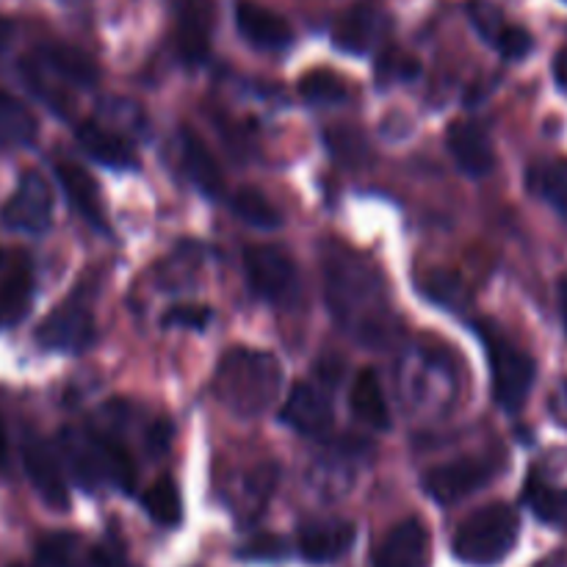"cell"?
I'll return each instance as SVG.
<instances>
[{
  "label": "cell",
  "mask_w": 567,
  "mask_h": 567,
  "mask_svg": "<svg viewBox=\"0 0 567 567\" xmlns=\"http://www.w3.org/2000/svg\"><path fill=\"white\" fill-rule=\"evenodd\" d=\"M327 305L338 324L365 347H385L396 338V313L391 308L385 277L358 249L330 241L321 258Z\"/></svg>",
  "instance_id": "6da1fadb"
},
{
  "label": "cell",
  "mask_w": 567,
  "mask_h": 567,
  "mask_svg": "<svg viewBox=\"0 0 567 567\" xmlns=\"http://www.w3.org/2000/svg\"><path fill=\"white\" fill-rule=\"evenodd\" d=\"M219 402L238 419L264 415L282 393V365L275 354L236 347L219 360L214 377Z\"/></svg>",
  "instance_id": "7a4b0ae2"
},
{
  "label": "cell",
  "mask_w": 567,
  "mask_h": 567,
  "mask_svg": "<svg viewBox=\"0 0 567 567\" xmlns=\"http://www.w3.org/2000/svg\"><path fill=\"white\" fill-rule=\"evenodd\" d=\"M520 537V515L513 504H487L463 520L452 540V551L460 563L493 567L513 554Z\"/></svg>",
  "instance_id": "3957f363"
},
{
  "label": "cell",
  "mask_w": 567,
  "mask_h": 567,
  "mask_svg": "<svg viewBox=\"0 0 567 567\" xmlns=\"http://www.w3.org/2000/svg\"><path fill=\"white\" fill-rule=\"evenodd\" d=\"M476 332H480L482 343H485L487 363H491L493 396H496V402L507 413H518L526 404V399H529L532 385H535V360L524 349L515 347L507 336H502L493 321H480Z\"/></svg>",
  "instance_id": "277c9868"
},
{
  "label": "cell",
  "mask_w": 567,
  "mask_h": 567,
  "mask_svg": "<svg viewBox=\"0 0 567 567\" xmlns=\"http://www.w3.org/2000/svg\"><path fill=\"white\" fill-rule=\"evenodd\" d=\"M244 271L249 288L260 299L280 308H291L302 299V277L286 249L275 244H252L244 249Z\"/></svg>",
  "instance_id": "5b68a950"
},
{
  "label": "cell",
  "mask_w": 567,
  "mask_h": 567,
  "mask_svg": "<svg viewBox=\"0 0 567 567\" xmlns=\"http://www.w3.org/2000/svg\"><path fill=\"white\" fill-rule=\"evenodd\" d=\"M504 460L498 452L474 454V457H460L454 463L437 465L424 476L426 496L435 498L443 507L463 502V498L474 496L482 487L491 485L496 474L502 471Z\"/></svg>",
  "instance_id": "8992f818"
},
{
  "label": "cell",
  "mask_w": 567,
  "mask_h": 567,
  "mask_svg": "<svg viewBox=\"0 0 567 567\" xmlns=\"http://www.w3.org/2000/svg\"><path fill=\"white\" fill-rule=\"evenodd\" d=\"M0 225L14 233L42 236L53 225V192L39 172H25L0 208Z\"/></svg>",
  "instance_id": "52a82bcc"
},
{
  "label": "cell",
  "mask_w": 567,
  "mask_h": 567,
  "mask_svg": "<svg viewBox=\"0 0 567 567\" xmlns=\"http://www.w3.org/2000/svg\"><path fill=\"white\" fill-rule=\"evenodd\" d=\"M22 468H25L33 491L39 493V498L50 509H55V513H66L70 509V487H66L64 468L59 463V454L48 443L28 435L22 441Z\"/></svg>",
  "instance_id": "ba28073f"
},
{
  "label": "cell",
  "mask_w": 567,
  "mask_h": 567,
  "mask_svg": "<svg viewBox=\"0 0 567 567\" xmlns=\"http://www.w3.org/2000/svg\"><path fill=\"white\" fill-rule=\"evenodd\" d=\"M97 338L92 313L78 302H64L39 324L37 343L53 352H86Z\"/></svg>",
  "instance_id": "9c48e42d"
},
{
  "label": "cell",
  "mask_w": 567,
  "mask_h": 567,
  "mask_svg": "<svg viewBox=\"0 0 567 567\" xmlns=\"http://www.w3.org/2000/svg\"><path fill=\"white\" fill-rule=\"evenodd\" d=\"M354 537H358V529H354L352 520L316 518L299 526L297 546L308 563L330 565L352 551Z\"/></svg>",
  "instance_id": "30bf717a"
},
{
  "label": "cell",
  "mask_w": 567,
  "mask_h": 567,
  "mask_svg": "<svg viewBox=\"0 0 567 567\" xmlns=\"http://www.w3.org/2000/svg\"><path fill=\"white\" fill-rule=\"evenodd\" d=\"M175 11L177 53L186 64H199L208 55L210 39H214L216 3L214 0H177Z\"/></svg>",
  "instance_id": "8fae6325"
},
{
  "label": "cell",
  "mask_w": 567,
  "mask_h": 567,
  "mask_svg": "<svg viewBox=\"0 0 567 567\" xmlns=\"http://www.w3.org/2000/svg\"><path fill=\"white\" fill-rule=\"evenodd\" d=\"M432 537L424 520L408 518L388 532L374 554V567H430Z\"/></svg>",
  "instance_id": "7c38bea8"
},
{
  "label": "cell",
  "mask_w": 567,
  "mask_h": 567,
  "mask_svg": "<svg viewBox=\"0 0 567 567\" xmlns=\"http://www.w3.org/2000/svg\"><path fill=\"white\" fill-rule=\"evenodd\" d=\"M282 421L305 437H324L332 430V402L321 388L297 382L282 404Z\"/></svg>",
  "instance_id": "4fadbf2b"
},
{
  "label": "cell",
  "mask_w": 567,
  "mask_h": 567,
  "mask_svg": "<svg viewBox=\"0 0 567 567\" xmlns=\"http://www.w3.org/2000/svg\"><path fill=\"white\" fill-rule=\"evenodd\" d=\"M446 144L454 164L468 177H487L496 169V150H493L491 136L476 122H454L446 133Z\"/></svg>",
  "instance_id": "5bb4252c"
},
{
  "label": "cell",
  "mask_w": 567,
  "mask_h": 567,
  "mask_svg": "<svg viewBox=\"0 0 567 567\" xmlns=\"http://www.w3.org/2000/svg\"><path fill=\"white\" fill-rule=\"evenodd\" d=\"M236 25L241 37L260 50H286L293 42V31L286 17L252 0H241L236 6Z\"/></svg>",
  "instance_id": "9a60e30c"
},
{
  "label": "cell",
  "mask_w": 567,
  "mask_h": 567,
  "mask_svg": "<svg viewBox=\"0 0 567 567\" xmlns=\"http://www.w3.org/2000/svg\"><path fill=\"white\" fill-rule=\"evenodd\" d=\"M78 144L86 150L89 158L109 166V169H136L138 166L133 144L127 142L125 136H120L116 131L105 127L103 122H83V125L78 127Z\"/></svg>",
  "instance_id": "2e32d148"
},
{
  "label": "cell",
  "mask_w": 567,
  "mask_h": 567,
  "mask_svg": "<svg viewBox=\"0 0 567 567\" xmlns=\"http://www.w3.org/2000/svg\"><path fill=\"white\" fill-rule=\"evenodd\" d=\"M59 449L66 468H70L72 480H75L83 491H97V487L103 485V465H100V454L97 446H94L92 432H81L66 426L59 435Z\"/></svg>",
  "instance_id": "e0dca14e"
},
{
  "label": "cell",
  "mask_w": 567,
  "mask_h": 567,
  "mask_svg": "<svg viewBox=\"0 0 567 567\" xmlns=\"http://www.w3.org/2000/svg\"><path fill=\"white\" fill-rule=\"evenodd\" d=\"M385 31V20L371 6H352L338 17L336 28H332V42L343 50V53H369L377 44V39Z\"/></svg>",
  "instance_id": "ac0fdd59"
},
{
  "label": "cell",
  "mask_w": 567,
  "mask_h": 567,
  "mask_svg": "<svg viewBox=\"0 0 567 567\" xmlns=\"http://www.w3.org/2000/svg\"><path fill=\"white\" fill-rule=\"evenodd\" d=\"M39 66L50 75H55L59 81L72 83V86L89 89L97 83L100 70L92 59H89L83 50L66 48V44H42L33 55Z\"/></svg>",
  "instance_id": "d6986e66"
},
{
  "label": "cell",
  "mask_w": 567,
  "mask_h": 567,
  "mask_svg": "<svg viewBox=\"0 0 567 567\" xmlns=\"http://www.w3.org/2000/svg\"><path fill=\"white\" fill-rule=\"evenodd\" d=\"M55 177H59L61 188H64L72 208H75L92 227H97V230L103 233L109 230V225H105L103 199H100V188L97 183H94V177L78 164H55Z\"/></svg>",
  "instance_id": "ffe728a7"
},
{
  "label": "cell",
  "mask_w": 567,
  "mask_h": 567,
  "mask_svg": "<svg viewBox=\"0 0 567 567\" xmlns=\"http://www.w3.org/2000/svg\"><path fill=\"white\" fill-rule=\"evenodd\" d=\"M181 153H183V166H186L188 177H192L194 186L205 194V197H221L225 192V177H221L219 164H216L214 153L205 147L203 138H197L194 133L183 131L181 133Z\"/></svg>",
  "instance_id": "44dd1931"
},
{
  "label": "cell",
  "mask_w": 567,
  "mask_h": 567,
  "mask_svg": "<svg viewBox=\"0 0 567 567\" xmlns=\"http://www.w3.org/2000/svg\"><path fill=\"white\" fill-rule=\"evenodd\" d=\"M33 299V275L25 264H9L0 271V327H11L28 313Z\"/></svg>",
  "instance_id": "7402d4cb"
},
{
  "label": "cell",
  "mask_w": 567,
  "mask_h": 567,
  "mask_svg": "<svg viewBox=\"0 0 567 567\" xmlns=\"http://www.w3.org/2000/svg\"><path fill=\"white\" fill-rule=\"evenodd\" d=\"M352 410L360 421H365L374 430L391 426V408H388L385 391L374 369H365L352 382Z\"/></svg>",
  "instance_id": "603a6c76"
},
{
  "label": "cell",
  "mask_w": 567,
  "mask_h": 567,
  "mask_svg": "<svg viewBox=\"0 0 567 567\" xmlns=\"http://www.w3.org/2000/svg\"><path fill=\"white\" fill-rule=\"evenodd\" d=\"M37 116L22 100L0 89V144L3 147H28L37 142Z\"/></svg>",
  "instance_id": "cb8c5ba5"
},
{
  "label": "cell",
  "mask_w": 567,
  "mask_h": 567,
  "mask_svg": "<svg viewBox=\"0 0 567 567\" xmlns=\"http://www.w3.org/2000/svg\"><path fill=\"white\" fill-rule=\"evenodd\" d=\"M94 446H97L100 465H103V476L109 485L120 487L122 493H131L133 485H136V465H133L131 452L116 441L111 432H92Z\"/></svg>",
  "instance_id": "d4e9b609"
},
{
  "label": "cell",
  "mask_w": 567,
  "mask_h": 567,
  "mask_svg": "<svg viewBox=\"0 0 567 567\" xmlns=\"http://www.w3.org/2000/svg\"><path fill=\"white\" fill-rule=\"evenodd\" d=\"M230 205H233V210H236L238 219L247 221V225H252V227H258V230H277V227L282 225L280 210H277L275 203H271V199L255 186L238 188V192L233 194Z\"/></svg>",
  "instance_id": "484cf974"
},
{
  "label": "cell",
  "mask_w": 567,
  "mask_h": 567,
  "mask_svg": "<svg viewBox=\"0 0 567 567\" xmlns=\"http://www.w3.org/2000/svg\"><path fill=\"white\" fill-rule=\"evenodd\" d=\"M144 509H147L150 518L161 526H177L183 518V498L177 491L175 482L169 476H161L142 498Z\"/></svg>",
  "instance_id": "4316f807"
},
{
  "label": "cell",
  "mask_w": 567,
  "mask_h": 567,
  "mask_svg": "<svg viewBox=\"0 0 567 567\" xmlns=\"http://www.w3.org/2000/svg\"><path fill=\"white\" fill-rule=\"evenodd\" d=\"M532 186L567 221V161H548L532 169Z\"/></svg>",
  "instance_id": "83f0119b"
},
{
  "label": "cell",
  "mask_w": 567,
  "mask_h": 567,
  "mask_svg": "<svg viewBox=\"0 0 567 567\" xmlns=\"http://www.w3.org/2000/svg\"><path fill=\"white\" fill-rule=\"evenodd\" d=\"M526 504L546 524H567V493L551 491L543 480H526Z\"/></svg>",
  "instance_id": "f1b7e54d"
},
{
  "label": "cell",
  "mask_w": 567,
  "mask_h": 567,
  "mask_svg": "<svg viewBox=\"0 0 567 567\" xmlns=\"http://www.w3.org/2000/svg\"><path fill=\"white\" fill-rule=\"evenodd\" d=\"M299 94L313 105H336L349 97L341 78L330 70H313L299 81Z\"/></svg>",
  "instance_id": "f546056e"
},
{
  "label": "cell",
  "mask_w": 567,
  "mask_h": 567,
  "mask_svg": "<svg viewBox=\"0 0 567 567\" xmlns=\"http://www.w3.org/2000/svg\"><path fill=\"white\" fill-rule=\"evenodd\" d=\"M468 17L476 25V31H480V37L493 44H496V39L502 37V31L507 28L502 20V11H498L493 3H485V0H471Z\"/></svg>",
  "instance_id": "4dcf8cb0"
},
{
  "label": "cell",
  "mask_w": 567,
  "mask_h": 567,
  "mask_svg": "<svg viewBox=\"0 0 567 567\" xmlns=\"http://www.w3.org/2000/svg\"><path fill=\"white\" fill-rule=\"evenodd\" d=\"M498 53L504 55L507 61H520L524 55L532 53L535 42H532V33L520 25H507L502 31V37L496 39Z\"/></svg>",
  "instance_id": "1f68e13d"
},
{
  "label": "cell",
  "mask_w": 567,
  "mask_h": 567,
  "mask_svg": "<svg viewBox=\"0 0 567 567\" xmlns=\"http://www.w3.org/2000/svg\"><path fill=\"white\" fill-rule=\"evenodd\" d=\"M208 308H197V305H181V308H172L164 316V327H183V330H205L210 321Z\"/></svg>",
  "instance_id": "d6a6232c"
},
{
  "label": "cell",
  "mask_w": 567,
  "mask_h": 567,
  "mask_svg": "<svg viewBox=\"0 0 567 567\" xmlns=\"http://www.w3.org/2000/svg\"><path fill=\"white\" fill-rule=\"evenodd\" d=\"M286 554H288V548H286V543L280 540V537L264 535V537H255L252 543H247V546L238 551V557L266 559V563H271V559H280V557H286Z\"/></svg>",
  "instance_id": "836d02e7"
},
{
  "label": "cell",
  "mask_w": 567,
  "mask_h": 567,
  "mask_svg": "<svg viewBox=\"0 0 567 567\" xmlns=\"http://www.w3.org/2000/svg\"><path fill=\"white\" fill-rule=\"evenodd\" d=\"M554 78L563 89H567V50H559L557 59H554Z\"/></svg>",
  "instance_id": "e575fe53"
},
{
  "label": "cell",
  "mask_w": 567,
  "mask_h": 567,
  "mask_svg": "<svg viewBox=\"0 0 567 567\" xmlns=\"http://www.w3.org/2000/svg\"><path fill=\"white\" fill-rule=\"evenodd\" d=\"M6 465H9V435H6V426L0 421V474L6 471Z\"/></svg>",
  "instance_id": "d590c367"
},
{
  "label": "cell",
  "mask_w": 567,
  "mask_h": 567,
  "mask_svg": "<svg viewBox=\"0 0 567 567\" xmlns=\"http://www.w3.org/2000/svg\"><path fill=\"white\" fill-rule=\"evenodd\" d=\"M11 33H14V25H11L6 17H0V48H6V44H9Z\"/></svg>",
  "instance_id": "8d00e7d4"
},
{
  "label": "cell",
  "mask_w": 567,
  "mask_h": 567,
  "mask_svg": "<svg viewBox=\"0 0 567 567\" xmlns=\"http://www.w3.org/2000/svg\"><path fill=\"white\" fill-rule=\"evenodd\" d=\"M559 302H563V319H565V327H567V280L563 282V288H559Z\"/></svg>",
  "instance_id": "74e56055"
},
{
  "label": "cell",
  "mask_w": 567,
  "mask_h": 567,
  "mask_svg": "<svg viewBox=\"0 0 567 567\" xmlns=\"http://www.w3.org/2000/svg\"><path fill=\"white\" fill-rule=\"evenodd\" d=\"M11 260H9V252H3V249H0V271L6 269V266H9Z\"/></svg>",
  "instance_id": "f35d334b"
},
{
  "label": "cell",
  "mask_w": 567,
  "mask_h": 567,
  "mask_svg": "<svg viewBox=\"0 0 567 567\" xmlns=\"http://www.w3.org/2000/svg\"><path fill=\"white\" fill-rule=\"evenodd\" d=\"M14 567H22V565H14Z\"/></svg>",
  "instance_id": "ab89813d"
}]
</instances>
